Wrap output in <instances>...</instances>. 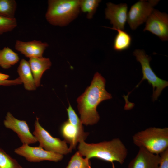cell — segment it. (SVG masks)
<instances>
[{
    "label": "cell",
    "mask_w": 168,
    "mask_h": 168,
    "mask_svg": "<svg viewBox=\"0 0 168 168\" xmlns=\"http://www.w3.org/2000/svg\"><path fill=\"white\" fill-rule=\"evenodd\" d=\"M105 85V79L96 72L90 86L77 98L78 109L82 124L92 125L99 121L100 116L96 110L97 106L102 101L112 98L106 90Z\"/></svg>",
    "instance_id": "6da1fadb"
},
{
    "label": "cell",
    "mask_w": 168,
    "mask_h": 168,
    "mask_svg": "<svg viewBox=\"0 0 168 168\" xmlns=\"http://www.w3.org/2000/svg\"><path fill=\"white\" fill-rule=\"evenodd\" d=\"M78 151L82 156L89 159L96 158L111 163L115 168L114 162L122 164L128 155V150L121 140L115 138L109 141L97 143H87L84 140L79 142Z\"/></svg>",
    "instance_id": "7a4b0ae2"
},
{
    "label": "cell",
    "mask_w": 168,
    "mask_h": 168,
    "mask_svg": "<svg viewBox=\"0 0 168 168\" xmlns=\"http://www.w3.org/2000/svg\"><path fill=\"white\" fill-rule=\"evenodd\" d=\"M45 17L50 24L63 26L67 25L78 16L80 0H49Z\"/></svg>",
    "instance_id": "3957f363"
},
{
    "label": "cell",
    "mask_w": 168,
    "mask_h": 168,
    "mask_svg": "<svg viewBox=\"0 0 168 168\" xmlns=\"http://www.w3.org/2000/svg\"><path fill=\"white\" fill-rule=\"evenodd\" d=\"M134 144L151 153L160 155L168 149V128L150 127L132 137Z\"/></svg>",
    "instance_id": "277c9868"
},
{
    "label": "cell",
    "mask_w": 168,
    "mask_h": 168,
    "mask_svg": "<svg viewBox=\"0 0 168 168\" xmlns=\"http://www.w3.org/2000/svg\"><path fill=\"white\" fill-rule=\"evenodd\" d=\"M133 55L141 65L143 77L141 82L146 79L152 85L153 89L152 100H156L163 90L168 86V82L159 78L155 74L150 65L151 58L146 54L143 50L136 49Z\"/></svg>",
    "instance_id": "5b68a950"
},
{
    "label": "cell",
    "mask_w": 168,
    "mask_h": 168,
    "mask_svg": "<svg viewBox=\"0 0 168 168\" xmlns=\"http://www.w3.org/2000/svg\"><path fill=\"white\" fill-rule=\"evenodd\" d=\"M33 134L39 142V146L44 149L61 155L71 152L67 143L58 138L54 137L40 124L39 119L36 117L35 122Z\"/></svg>",
    "instance_id": "8992f818"
},
{
    "label": "cell",
    "mask_w": 168,
    "mask_h": 168,
    "mask_svg": "<svg viewBox=\"0 0 168 168\" xmlns=\"http://www.w3.org/2000/svg\"><path fill=\"white\" fill-rule=\"evenodd\" d=\"M159 1L140 0L132 6L128 14L127 20L130 28L134 30L146 22Z\"/></svg>",
    "instance_id": "52a82bcc"
},
{
    "label": "cell",
    "mask_w": 168,
    "mask_h": 168,
    "mask_svg": "<svg viewBox=\"0 0 168 168\" xmlns=\"http://www.w3.org/2000/svg\"><path fill=\"white\" fill-rule=\"evenodd\" d=\"M14 152L23 156L30 162H39L44 161L57 162L63 157V155L46 150L40 146L32 147L25 144L16 149Z\"/></svg>",
    "instance_id": "ba28073f"
},
{
    "label": "cell",
    "mask_w": 168,
    "mask_h": 168,
    "mask_svg": "<svg viewBox=\"0 0 168 168\" xmlns=\"http://www.w3.org/2000/svg\"><path fill=\"white\" fill-rule=\"evenodd\" d=\"M143 31H148L162 41L168 39V16L156 9L153 10L147 20Z\"/></svg>",
    "instance_id": "9c48e42d"
},
{
    "label": "cell",
    "mask_w": 168,
    "mask_h": 168,
    "mask_svg": "<svg viewBox=\"0 0 168 168\" xmlns=\"http://www.w3.org/2000/svg\"><path fill=\"white\" fill-rule=\"evenodd\" d=\"M3 123L6 128L17 133L23 144L28 145L37 142L35 137L30 132L26 121L17 119L10 112L7 113Z\"/></svg>",
    "instance_id": "30bf717a"
},
{
    "label": "cell",
    "mask_w": 168,
    "mask_h": 168,
    "mask_svg": "<svg viewBox=\"0 0 168 168\" xmlns=\"http://www.w3.org/2000/svg\"><path fill=\"white\" fill-rule=\"evenodd\" d=\"M105 9V18L110 20L113 25L111 29H117L124 30L127 20L128 7L126 3L115 4L111 2L106 4Z\"/></svg>",
    "instance_id": "8fae6325"
},
{
    "label": "cell",
    "mask_w": 168,
    "mask_h": 168,
    "mask_svg": "<svg viewBox=\"0 0 168 168\" xmlns=\"http://www.w3.org/2000/svg\"><path fill=\"white\" fill-rule=\"evenodd\" d=\"M61 135L66 143L70 144L69 149L71 152L75 149L77 143L82 140H85L89 135L84 130L77 128L67 120L61 125L60 129Z\"/></svg>",
    "instance_id": "7c38bea8"
},
{
    "label": "cell",
    "mask_w": 168,
    "mask_h": 168,
    "mask_svg": "<svg viewBox=\"0 0 168 168\" xmlns=\"http://www.w3.org/2000/svg\"><path fill=\"white\" fill-rule=\"evenodd\" d=\"M159 155L150 153L143 147H139L135 157L130 161L128 168H159Z\"/></svg>",
    "instance_id": "4fadbf2b"
},
{
    "label": "cell",
    "mask_w": 168,
    "mask_h": 168,
    "mask_svg": "<svg viewBox=\"0 0 168 168\" xmlns=\"http://www.w3.org/2000/svg\"><path fill=\"white\" fill-rule=\"evenodd\" d=\"M49 46L46 42L33 40L24 42L16 40L15 45V49L29 58L33 57H42L43 54Z\"/></svg>",
    "instance_id": "5bb4252c"
},
{
    "label": "cell",
    "mask_w": 168,
    "mask_h": 168,
    "mask_svg": "<svg viewBox=\"0 0 168 168\" xmlns=\"http://www.w3.org/2000/svg\"><path fill=\"white\" fill-rule=\"evenodd\" d=\"M32 73L36 87L40 86V80L44 73L50 68L52 63L49 58L33 57L28 61Z\"/></svg>",
    "instance_id": "9a60e30c"
},
{
    "label": "cell",
    "mask_w": 168,
    "mask_h": 168,
    "mask_svg": "<svg viewBox=\"0 0 168 168\" xmlns=\"http://www.w3.org/2000/svg\"><path fill=\"white\" fill-rule=\"evenodd\" d=\"M17 71L25 89L28 91L35 90L36 87L29 62L24 59H22Z\"/></svg>",
    "instance_id": "2e32d148"
},
{
    "label": "cell",
    "mask_w": 168,
    "mask_h": 168,
    "mask_svg": "<svg viewBox=\"0 0 168 168\" xmlns=\"http://www.w3.org/2000/svg\"><path fill=\"white\" fill-rule=\"evenodd\" d=\"M19 60L18 54L9 47H5L0 50V66L3 69L9 68Z\"/></svg>",
    "instance_id": "e0dca14e"
},
{
    "label": "cell",
    "mask_w": 168,
    "mask_h": 168,
    "mask_svg": "<svg viewBox=\"0 0 168 168\" xmlns=\"http://www.w3.org/2000/svg\"><path fill=\"white\" fill-rule=\"evenodd\" d=\"M117 31L114 41L113 48L117 51H121L128 49L130 46L132 38L126 32L119 29H113Z\"/></svg>",
    "instance_id": "ac0fdd59"
},
{
    "label": "cell",
    "mask_w": 168,
    "mask_h": 168,
    "mask_svg": "<svg viewBox=\"0 0 168 168\" xmlns=\"http://www.w3.org/2000/svg\"><path fill=\"white\" fill-rule=\"evenodd\" d=\"M17 8L15 0H0V16L8 18H14Z\"/></svg>",
    "instance_id": "d6986e66"
},
{
    "label": "cell",
    "mask_w": 168,
    "mask_h": 168,
    "mask_svg": "<svg viewBox=\"0 0 168 168\" xmlns=\"http://www.w3.org/2000/svg\"><path fill=\"white\" fill-rule=\"evenodd\" d=\"M78 151L72 156L66 168H91L89 159L84 158Z\"/></svg>",
    "instance_id": "ffe728a7"
},
{
    "label": "cell",
    "mask_w": 168,
    "mask_h": 168,
    "mask_svg": "<svg viewBox=\"0 0 168 168\" xmlns=\"http://www.w3.org/2000/svg\"><path fill=\"white\" fill-rule=\"evenodd\" d=\"M101 1L99 0H80V8L83 12L87 13L88 19H91Z\"/></svg>",
    "instance_id": "44dd1931"
},
{
    "label": "cell",
    "mask_w": 168,
    "mask_h": 168,
    "mask_svg": "<svg viewBox=\"0 0 168 168\" xmlns=\"http://www.w3.org/2000/svg\"><path fill=\"white\" fill-rule=\"evenodd\" d=\"M0 168H23L15 159L0 148Z\"/></svg>",
    "instance_id": "7402d4cb"
},
{
    "label": "cell",
    "mask_w": 168,
    "mask_h": 168,
    "mask_svg": "<svg viewBox=\"0 0 168 168\" xmlns=\"http://www.w3.org/2000/svg\"><path fill=\"white\" fill-rule=\"evenodd\" d=\"M17 26V21L14 18H8L0 16V35L12 31Z\"/></svg>",
    "instance_id": "603a6c76"
},
{
    "label": "cell",
    "mask_w": 168,
    "mask_h": 168,
    "mask_svg": "<svg viewBox=\"0 0 168 168\" xmlns=\"http://www.w3.org/2000/svg\"><path fill=\"white\" fill-rule=\"evenodd\" d=\"M67 114L68 116V120L72 125L81 130H84L82 125V124L75 111L70 104H69L68 107L67 108Z\"/></svg>",
    "instance_id": "cb8c5ba5"
},
{
    "label": "cell",
    "mask_w": 168,
    "mask_h": 168,
    "mask_svg": "<svg viewBox=\"0 0 168 168\" xmlns=\"http://www.w3.org/2000/svg\"><path fill=\"white\" fill-rule=\"evenodd\" d=\"M9 77L8 75L0 72V86H7L22 84L19 77L14 80H9Z\"/></svg>",
    "instance_id": "d4e9b609"
},
{
    "label": "cell",
    "mask_w": 168,
    "mask_h": 168,
    "mask_svg": "<svg viewBox=\"0 0 168 168\" xmlns=\"http://www.w3.org/2000/svg\"><path fill=\"white\" fill-rule=\"evenodd\" d=\"M159 168H168V149L160 154Z\"/></svg>",
    "instance_id": "484cf974"
}]
</instances>
